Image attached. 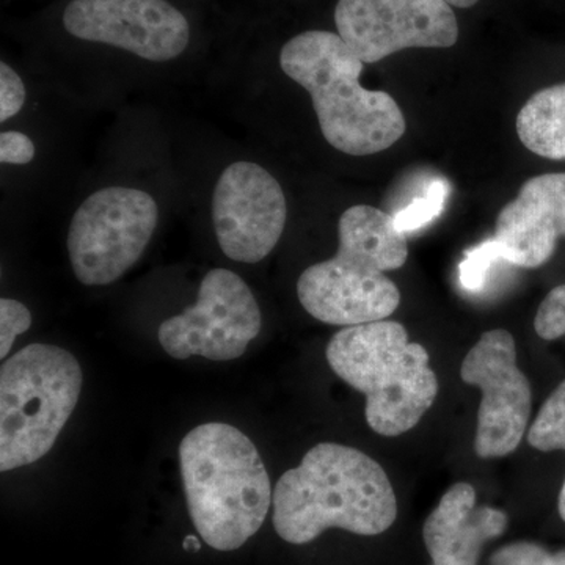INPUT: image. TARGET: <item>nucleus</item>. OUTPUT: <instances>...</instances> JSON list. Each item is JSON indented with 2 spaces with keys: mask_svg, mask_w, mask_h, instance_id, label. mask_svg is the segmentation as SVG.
<instances>
[{
  "mask_svg": "<svg viewBox=\"0 0 565 565\" xmlns=\"http://www.w3.org/2000/svg\"><path fill=\"white\" fill-rule=\"evenodd\" d=\"M274 526L303 545L329 527L359 535L385 533L397 516L392 482L370 456L340 444L316 445L274 489Z\"/></svg>",
  "mask_w": 565,
  "mask_h": 565,
  "instance_id": "1",
  "label": "nucleus"
},
{
  "mask_svg": "<svg viewBox=\"0 0 565 565\" xmlns=\"http://www.w3.org/2000/svg\"><path fill=\"white\" fill-rule=\"evenodd\" d=\"M338 237L337 255L300 275V303L308 315L330 326L385 321L401 303L399 289L385 274L407 262L405 233L397 228L394 215L356 204L341 215Z\"/></svg>",
  "mask_w": 565,
  "mask_h": 565,
  "instance_id": "2",
  "label": "nucleus"
},
{
  "mask_svg": "<svg viewBox=\"0 0 565 565\" xmlns=\"http://www.w3.org/2000/svg\"><path fill=\"white\" fill-rule=\"evenodd\" d=\"M180 463L189 514L207 545L233 552L262 530L274 492L247 435L230 424H202L182 438Z\"/></svg>",
  "mask_w": 565,
  "mask_h": 565,
  "instance_id": "3",
  "label": "nucleus"
},
{
  "mask_svg": "<svg viewBox=\"0 0 565 565\" xmlns=\"http://www.w3.org/2000/svg\"><path fill=\"white\" fill-rule=\"evenodd\" d=\"M363 61L340 33L308 31L282 46V73L310 93L323 139L349 156L388 150L407 122L396 99L360 84Z\"/></svg>",
  "mask_w": 565,
  "mask_h": 565,
  "instance_id": "4",
  "label": "nucleus"
},
{
  "mask_svg": "<svg viewBox=\"0 0 565 565\" xmlns=\"http://www.w3.org/2000/svg\"><path fill=\"white\" fill-rule=\"evenodd\" d=\"M326 355L333 373L366 396V422L375 434L408 433L437 397L429 353L408 341L403 323L385 319L344 327L333 334Z\"/></svg>",
  "mask_w": 565,
  "mask_h": 565,
  "instance_id": "5",
  "label": "nucleus"
},
{
  "mask_svg": "<svg viewBox=\"0 0 565 565\" xmlns=\"http://www.w3.org/2000/svg\"><path fill=\"white\" fill-rule=\"evenodd\" d=\"M84 384L73 353L25 345L0 370V470H14L51 451L79 403Z\"/></svg>",
  "mask_w": 565,
  "mask_h": 565,
  "instance_id": "6",
  "label": "nucleus"
},
{
  "mask_svg": "<svg viewBox=\"0 0 565 565\" xmlns=\"http://www.w3.org/2000/svg\"><path fill=\"white\" fill-rule=\"evenodd\" d=\"M159 210L150 193L106 188L93 193L70 223L71 269L85 286L117 281L139 262L158 226Z\"/></svg>",
  "mask_w": 565,
  "mask_h": 565,
  "instance_id": "7",
  "label": "nucleus"
},
{
  "mask_svg": "<svg viewBox=\"0 0 565 565\" xmlns=\"http://www.w3.org/2000/svg\"><path fill=\"white\" fill-rule=\"evenodd\" d=\"M262 332V310L239 275L214 269L204 275L193 307L161 323L158 340L177 360L199 355L232 362Z\"/></svg>",
  "mask_w": 565,
  "mask_h": 565,
  "instance_id": "8",
  "label": "nucleus"
},
{
  "mask_svg": "<svg viewBox=\"0 0 565 565\" xmlns=\"http://www.w3.org/2000/svg\"><path fill=\"white\" fill-rule=\"evenodd\" d=\"M465 384L481 388L475 451L481 459H498L519 448L530 422L533 392L516 364L515 340L508 330L482 334L460 367Z\"/></svg>",
  "mask_w": 565,
  "mask_h": 565,
  "instance_id": "9",
  "label": "nucleus"
},
{
  "mask_svg": "<svg viewBox=\"0 0 565 565\" xmlns=\"http://www.w3.org/2000/svg\"><path fill=\"white\" fill-rule=\"evenodd\" d=\"M334 24L363 63L411 47H452L459 24L445 0H338Z\"/></svg>",
  "mask_w": 565,
  "mask_h": 565,
  "instance_id": "10",
  "label": "nucleus"
},
{
  "mask_svg": "<svg viewBox=\"0 0 565 565\" xmlns=\"http://www.w3.org/2000/svg\"><path fill=\"white\" fill-rule=\"evenodd\" d=\"M286 215L280 182L264 167L241 161L223 170L212 196V223L230 259L263 262L280 241Z\"/></svg>",
  "mask_w": 565,
  "mask_h": 565,
  "instance_id": "11",
  "label": "nucleus"
},
{
  "mask_svg": "<svg viewBox=\"0 0 565 565\" xmlns=\"http://www.w3.org/2000/svg\"><path fill=\"white\" fill-rule=\"evenodd\" d=\"M63 24L76 39L120 47L148 62L173 61L191 41L184 14L166 0H73Z\"/></svg>",
  "mask_w": 565,
  "mask_h": 565,
  "instance_id": "12",
  "label": "nucleus"
},
{
  "mask_svg": "<svg viewBox=\"0 0 565 565\" xmlns=\"http://www.w3.org/2000/svg\"><path fill=\"white\" fill-rule=\"evenodd\" d=\"M494 239L504 262L523 269L544 266L565 237V173L531 178L497 218Z\"/></svg>",
  "mask_w": 565,
  "mask_h": 565,
  "instance_id": "13",
  "label": "nucleus"
},
{
  "mask_svg": "<svg viewBox=\"0 0 565 565\" xmlns=\"http://www.w3.org/2000/svg\"><path fill=\"white\" fill-rule=\"evenodd\" d=\"M505 526L503 511L476 504L475 487L457 482L427 516L424 544L434 565H478L482 546L503 534Z\"/></svg>",
  "mask_w": 565,
  "mask_h": 565,
  "instance_id": "14",
  "label": "nucleus"
},
{
  "mask_svg": "<svg viewBox=\"0 0 565 565\" xmlns=\"http://www.w3.org/2000/svg\"><path fill=\"white\" fill-rule=\"evenodd\" d=\"M516 134L523 145L552 161H565V84L534 93L516 117Z\"/></svg>",
  "mask_w": 565,
  "mask_h": 565,
  "instance_id": "15",
  "label": "nucleus"
},
{
  "mask_svg": "<svg viewBox=\"0 0 565 565\" xmlns=\"http://www.w3.org/2000/svg\"><path fill=\"white\" fill-rule=\"evenodd\" d=\"M527 441L542 452L565 451V381L542 405Z\"/></svg>",
  "mask_w": 565,
  "mask_h": 565,
  "instance_id": "16",
  "label": "nucleus"
},
{
  "mask_svg": "<svg viewBox=\"0 0 565 565\" xmlns=\"http://www.w3.org/2000/svg\"><path fill=\"white\" fill-rule=\"evenodd\" d=\"M449 191V182L441 178L430 182L423 196H418L407 207L394 214L397 228L407 234L433 222L444 212Z\"/></svg>",
  "mask_w": 565,
  "mask_h": 565,
  "instance_id": "17",
  "label": "nucleus"
},
{
  "mask_svg": "<svg viewBox=\"0 0 565 565\" xmlns=\"http://www.w3.org/2000/svg\"><path fill=\"white\" fill-rule=\"evenodd\" d=\"M504 262L503 248L494 237L476 245L465 253L463 262L459 264V282L468 292H479L484 289L489 270L494 263Z\"/></svg>",
  "mask_w": 565,
  "mask_h": 565,
  "instance_id": "18",
  "label": "nucleus"
},
{
  "mask_svg": "<svg viewBox=\"0 0 565 565\" xmlns=\"http://www.w3.org/2000/svg\"><path fill=\"white\" fill-rule=\"evenodd\" d=\"M535 333L546 341L565 334V285L556 286L539 307L534 319Z\"/></svg>",
  "mask_w": 565,
  "mask_h": 565,
  "instance_id": "19",
  "label": "nucleus"
},
{
  "mask_svg": "<svg viewBox=\"0 0 565 565\" xmlns=\"http://www.w3.org/2000/svg\"><path fill=\"white\" fill-rule=\"evenodd\" d=\"M32 326V313L24 303L13 299L0 300V359L6 360L21 333Z\"/></svg>",
  "mask_w": 565,
  "mask_h": 565,
  "instance_id": "20",
  "label": "nucleus"
},
{
  "mask_svg": "<svg viewBox=\"0 0 565 565\" xmlns=\"http://www.w3.org/2000/svg\"><path fill=\"white\" fill-rule=\"evenodd\" d=\"M490 565H565V552L550 553L530 542H519L494 553Z\"/></svg>",
  "mask_w": 565,
  "mask_h": 565,
  "instance_id": "21",
  "label": "nucleus"
},
{
  "mask_svg": "<svg viewBox=\"0 0 565 565\" xmlns=\"http://www.w3.org/2000/svg\"><path fill=\"white\" fill-rule=\"evenodd\" d=\"M25 103V87L17 71L0 63V121L6 122L22 109Z\"/></svg>",
  "mask_w": 565,
  "mask_h": 565,
  "instance_id": "22",
  "label": "nucleus"
},
{
  "mask_svg": "<svg viewBox=\"0 0 565 565\" xmlns=\"http://www.w3.org/2000/svg\"><path fill=\"white\" fill-rule=\"evenodd\" d=\"M35 158V145L25 134L18 131L2 132L0 136V162L24 166Z\"/></svg>",
  "mask_w": 565,
  "mask_h": 565,
  "instance_id": "23",
  "label": "nucleus"
},
{
  "mask_svg": "<svg viewBox=\"0 0 565 565\" xmlns=\"http://www.w3.org/2000/svg\"><path fill=\"white\" fill-rule=\"evenodd\" d=\"M451 7H457V9H470V7H475L479 0H445Z\"/></svg>",
  "mask_w": 565,
  "mask_h": 565,
  "instance_id": "24",
  "label": "nucleus"
},
{
  "mask_svg": "<svg viewBox=\"0 0 565 565\" xmlns=\"http://www.w3.org/2000/svg\"><path fill=\"white\" fill-rule=\"evenodd\" d=\"M202 548V545H200L199 539L195 537V535H188L184 541V550H192V552H199V550Z\"/></svg>",
  "mask_w": 565,
  "mask_h": 565,
  "instance_id": "25",
  "label": "nucleus"
},
{
  "mask_svg": "<svg viewBox=\"0 0 565 565\" xmlns=\"http://www.w3.org/2000/svg\"><path fill=\"white\" fill-rule=\"evenodd\" d=\"M557 509H559L561 519H563L565 522V479H564L563 489H561L559 503H557Z\"/></svg>",
  "mask_w": 565,
  "mask_h": 565,
  "instance_id": "26",
  "label": "nucleus"
}]
</instances>
